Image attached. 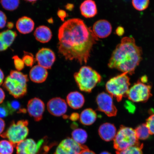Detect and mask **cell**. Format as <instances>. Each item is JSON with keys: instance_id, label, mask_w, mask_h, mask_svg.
I'll list each match as a JSON object with an SVG mask.
<instances>
[{"instance_id": "ee69618b", "label": "cell", "mask_w": 154, "mask_h": 154, "mask_svg": "<svg viewBox=\"0 0 154 154\" xmlns=\"http://www.w3.org/2000/svg\"><path fill=\"white\" fill-rule=\"evenodd\" d=\"M65 7H66V9L71 11L74 8V5L72 4H67Z\"/></svg>"}, {"instance_id": "4fadbf2b", "label": "cell", "mask_w": 154, "mask_h": 154, "mask_svg": "<svg viewBox=\"0 0 154 154\" xmlns=\"http://www.w3.org/2000/svg\"><path fill=\"white\" fill-rule=\"evenodd\" d=\"M35 59L38 65L46 69H50L55 62L56 56L51 49L42 48L36 53Z\"/></svg>"}, {"instance_id": "9a60e30c", "label": "cell", "mask_w": 154, "mask_h": 154, "mask_svg": "<svg viewBox=\"0 0 154 154\" xmlns=\"http://www.w3.org/2000/svg\"><path fill=\"white\" fill-rule=\"evenodd\" d=\"M92 31L98 38H105L108 37L112 31V26L107 20H100L94 24Z\"/></svg>"}, {"instance_id": "ba28073f", "label": "cell", "mask_w": 154, "mask_h": 154, "mask_svg": "<svg viewBox=\"0 0 154 154\" xmlns=\"http://www.w3.org/2000/svg\"><path fill=\"white\" fill-rule=\"evenodd\" d=\"M147 82V77L145 75L142 77L130 88L127 97L134 103L147 101L152 96V86Z\"/></svg>"}, {"instance_id": "f546056e", "label": "cell", "mask_w": 154, "mask_h": 154, "mask_svg": "<svg viewBox=\"0 0 154 154\" xmlns=\"http://www.w3.org/2000/svg\"><path fill=\"white\" fill-rule=\"evenodd\" d=\"M132 3L135 9L138 11H142L149 7V0H132Z\"/></svg>"}, {"instance_id": "5b68a950", "label": "cell", "mask_w": 154, "mask_h": 154, "mask_svg": "<svg viewBox=\"0 0 154 154\" xmlns=\"http://www.w3.org/2000/svg\"><path fill=\"white\" fill-rule=\"evenodd\" d=\"M128 75L126 72L122 73L111 78L106 84V90L117 101H121L123 97L128 96L130 85V79Z\"/></svg>"}, {"instance_id": "5bb4252c", "label": "cell", "mask_w": 154, "mask_h": 154, "mask_svg": "<svg viewBox=\"0 0 154 154\" xmlns=\"http://www.w3.org/2000/svg\"><path fill=\"white\" fill-rule=\"evenodd\" d=\"M48 112L52 115L60 117L66 112L67 106L66 102L60 97L53 98L48 102L47 105Z\"/></svg>"}, {"instance_id": "e575fe53", "label": "cell", "mask_w": 154, "mask_h": 154, "mask_svg": "<svg viewBox=\"0 0 154 154\" xmlns=\"http://www.w3.org/2000/svg\"><path fill=\"white\" fill-rule=\"evenodd\" d=\"M7 18L5 13L0 11V29L5 27L7 23Z\"/></svg>"}, {"instance_id": "7dc6e473", "label": "cell", "mask_w": 154, "mask_h": 154, "mask_svg": "<svg viewBox=\"0 0 154 154\" xmlns=\"http://www.w3.org/2000/svg\"><path fill=\"white\" fill-rule=\"evenodd\" d=\"M100 154H111L110 153H109V152H107V151H104L103 152H102Z\"/></svg>"}, {"instance_id": "d6986e66", "label": "cell", "mask_w": 154, "mask_h": 154, "mask_svg": "<svg viewBox=\"0 0 154 154\" xmlns=\"http://www.w3.org/2000/svg\"><path fill=\"white\" fill-rule=\"evenodd\" d=\"M80 10L82 16L87 18H93L97 13V6L93 0H85L83 2Z\"/></svg>"}, {"instance_id": "8992f818", "label": "cell", "mask_w": 154, "mask_h": 154, "mask_svg": "<svg viewBox=\"0 0 154 154\" xmlns=\"http://www.w3.org/2000/svg\"><path fill=\"white\" fill-rule=\"evenodd\" d=\"M27 120H20L15 122L13 121L6 131L1 134L2 137L7 138L16 146L17 144L26 139L29 130Z\"/></svg>"}, {"instance_id": "8fae6325", "label": "cell", "mask_w": 154, "mask_h": 154, "mask_svg": "<svg viewBox=\"0 0 154 154\" xmlns=\"http://www.w3.org/2000/svg\"><path fill=\"white\" fill-rule=\"evenodd\" d=\"M44 142L43 139L37 143L31 138L25 139L16 145L17 154H37Z\"/></svg>"}, {"instance_id": "1f68e13d", "label": "cell", "mask_w": 154, "mask_h": 154, "mask_svg": "<svg viewBox=\"0 0 154 154\" xmlns=\"http://www.w3.org/2000/svg\"><path fill=\"white\" fill-rule=\"evenodd\" d=\"M14 61V66L17 71L22 70L24 68L25 64L22 59L20 58L18 56L15 55L12 57Z\"/></svg>"}, {"instance_id": "e0dca14e", "label": "cell", "mask_w": 154, "mask_h": 154, "mask_svg": "<svg viewBox=\"0 0 154 154\" xmlns=\"http://www.w3.org/2000/svg\"><path fill=\"white\" fill-rule=\"evenodd\" d=\"M48 76L47 69L39 65H36L32 67L29 72L30 80L36 83H42L45 82Z\"/></svg>"}, {"instance_id": "7c38bea8", "label": "cell", "mask_w": 154, "mask_h": 154, "mask_svg": "<svg viewBox=\"0 0 154 154\" xmlns=\"http://www.w3.org/2000/svg\"><path fill=\"white\" fill-rule=\"evenodd\" d=\"M45 108V104L43 101L37 97L29 100L27 105V111L29 115L37 122L43 119Z\"/></svg>"}, {"instance_id": "f6af8a7d", "label": "cell", "mask_w": 154, "mask_h": 154, "mask_svg": "<svg viewBox=\"0 0 154 154\" xmlns=\"http://www.w3.org/2000/svg\"><path fill=\"white\" fill-rule=\"evenodd\" d=\"M7 27L9 29H11L14 26V24L11 22L8 23L7 25Z\"/></svg>"}, {"instance_id": "7a4b0ae2", "label": "cell", "mask_w": 154, "mask_h": 154, "mask_svg": "<svg viewBox=\"0 0 154 154\" xmlns=\"http://www.w3.org/2000/svg\"><path fill=\"white\" fill-rule=\"evenodd\" d=\"M142 48L136 45L131 36L124 37L112 54L108 66L122 73L132 75L142 60Z\"/></svg>"}, {"instance_id": "52a82bcc", "label": "cell", "mask_w": 154, "mask_h": 154, "mask_svg": "<svg viewBox=\"0 0 154 154\" xmlns=\"http://www.w3.org/2000/svg\"><path fill=\"white\" fill-rule=\"evenodd\" d=\"M138 140L134 130L121 125L113 140V147L117 151H123L139 143Z\"/></svg>"}, {"instance_id": "2e32d148", "label": "cell", "mask_w": 154, "mask_h": 154, "mask_svg": "<svg viewBox=\"0 0 154 154\" xmlns=\"http://www.w3.org/2000/svg\"><path fill=\"white\" fill-rule=\"evenodd\" d=\"M98 132L100 137L105 141L114 140L116 134V128L115 125L109 123H105L100 126Z\"/></svg>"}, {"instance_id": "60d3db41", "label": "cell", "mask_w": 154, "mask_h": 154, "mask_svg": "<svg viewBox=\"0 0 154 154\" xmlns=\"http://www.w3.org/2000/svg\"><path fill=\"white\" fill-rule=\"evenodd\" d=\"M8 48L6 46L3 42L0 39V51H5L8 49Z\"/></svg>"}, {"instance_id": "3957f363", "label": "cell", "mask_w": 154, "mask_h": 154, "mask_svg": "<svg viewBox=\"0 0 154 154\" xmlns=\"http://www.w3.org/2000/svg\"><path fill=\"white\" fill-rule=\"evenodd\" d=\"M27 75L17 70H11L5 78L3 88L16 99L23 97L27 92Z\"/></svg>"}, {"instance_id": "d6a6232c", "label": "cell", "mask_w": 154, "mask_h": 154, "mask_svg": "<svg viewBox=\"0 0 154 154\" xmlns=\"http://www.w3.org/2000/svg\"><path fill=\"white\" fill-rule=\"evenodd\" d=\"M146 124L149 128L150 134L154 135V114L147 119Z\"/></svg>"}, {"instance_id": "d590c367", "label": "cell", "mask_w": 154, "mask_h": 154, "mask_svg": "<svg viewBox=\"0 0 154 154\" xmlns=\"http://www.w3.org/2000/svg\"><path fill=\"white\" fill-rule=\"evenodd\" d=\"M57 14L59 18L62 21H64V19L67 16V13L65 11L63 10H59L57 11Z\"/></svg>"}, {"instance_id": "d4e9b609", "label": "cell", "mask_w": 154, "mask_h": 154, "mask_svg": "<svg viewBox=\"0 0 154 154\" xmlns=\"http://www.w3.org/2000/svg\"><path fill=\"white\" fill-rule=\"evenodd\" d=\"M9 112L10 115H13L15 112L18 113H26V110L22 108L20 103L17 100L8 101L5 103Z\"/></svg>"}, {"instance_id": "277c9868", "label": "cell", "mask_w": 154, "mask_h": 154, "mask_svg": "<svg viewBox=\"0 0 154 154\" xmlns=\"http://www.w3.org/2000/svg\"><path fill=\"white\" fill-rule=\"evenodd\" d=\"M74 78L79 89L90 93L98 84L101 81L99 73L89 66H83L74 74Z\"/></svg>"}, {"instance_id": "4316f807", "label": "cell", "mask_w": 154, "mask_h": 154, "mask_svg": "<svg viewBox=\"0 0 154 154\" xmlns=\"http://www.w3.org/2000/svg\"><path fill=\"white\" fill-rule=\"evenodd\" d=\"M143 144L140 142L136 145L131 146L121 151H116V154H142Z\"/></svg>"}, {"instance_id": "6da1fadb", "label": "cell", "mask_w": 154, "mask_h": 154, "mask_svg": "<svg viewBox=\"0 0 154 154\" xmlns=\"http://www.w3.org/2000/svg\"><path fill=\"white\" fill-rule=\"evenodd\" d=\"M58 36V52L66 60H76L81 65L87 63L98 38L84 21L69 19L60 27Z\"/></svg>"}, {"instance_id": "b9f144b4", "label": "cell", "mask_w": 154, "mask_h": 154, "mask_svg": "<svg viewBox=\"0 0 154 154\" xmlns=\"http://www.w3.org/2000/svg\"><path fill=\"white\" fill-rule=\"evenodd\" d=\"M4 77V74L3 71L0 69V86L3 84Z\"/></svg>"}, {"instance_id": "836d02e7", "label": "cell", "mask_w": 154, "mask_h": 154, "mask_svg": "<svg viewBox=\"0 0 154 154\" xmlns=\"http://www.w3.org/2000/svg\"><path fill=\"white\" fill-rule=\"evenodd\" d=\"M10 115L6 103L0 105V118H4Z\"/></svg>"}, {"instance_id": "7bdbcfd3", "label": "cell", "mask_w": 154, "mask_h": 154, "mask_svg": "<svg viewBox=\"0 0 154 154\" xmlns=\"http://www.w3.org/2000/svg\"><path fill=\"white\" fill-rule=\"evenodd\" d=\"M80 154H96L94 152L91 151L88 148L83 151Z\"/></svg>"}, {"instance_id": "74e56055", "label": "cell", "mask_w": 154, "mask_h": 154, "mask_svg": "<svg viewBox=\"0 0 154 154\" xmlns=\"http://www.w3.org/2000/svg\"><path fill=\"white\" fill-rule=\"evenodd\" d=\"M69 117L71 120L75 121L78 120L80 118V115L78 113H72Z\"/></svg>"}, {"instance_id": "f1b7e54d", "label": "cell", "mask_w": 154, "mask_h": 154, "mask_svg": "<svg viewBox=\"0 0 154 154\" xmlns=\"http://www.w3.org/2000/svg\"><path fill=\"white\" fill-rule=\"evenodd\" d=\"M2 6L7 11H13L18 8L20 4L19 0H1Z\"/></svg>"}, {"instance_id": "8d00e7d4", "label": "cell", "mask_w": 154, "mask_h": 154, "mask_svg": "<svg viewBox=\"0 0 154 154\" xmlns=\"http://www.w3.org/2000/svg\"><path fill=\"white\" fill-rule=\"evenodd\" d=\"M124 29L122 26H119L116 30V34L119 36H122L124 33Z\"/></svg>"}, {"instance_id": "f35d334b", "label": "cell", "mask_w": 154, "mask_h": 154, "mask_svg": "<svg viewBox=\"0 0 154 154\" xmlns=\"http://www.w3.org/2000/svg\"><path fill=\"white\" fill-rule=\"evenodd\" d=\"M5 123L2 119L0 118V134H2L5 128Z\"/></svg>"}, {"instance_id": "bcb514c9", "label": "cell", "mask_w": 154, "mask_h": 154, "mask_svg": "<svg viewBox=\"0 0 154 154\" xmlns=\"http://www.w3.org/2000/svg\"><path fill=\"white\" fill-rule=\"evenodd\" d=\"M25 1L30 3H34L36 2V1H37L38 0H25Z\"/></svg>"}, {"instance_id": "83f0119b", "label": "cell", "mask_w": 154, "mask_h": 154, "mask_svg": "<svg viewBox=\"0 0 154 154\" xmlns=\"http://www.w3.org/2000/svg\"><path fill=\"white\" fill-rule=\"evenodd\" d=\"M15 147L9 140H3L0 141V154H12Z\"/></svg>"}, {"instance_id": "7402d4cb", "label": "cell", "mask_w": 154, "mask_h": 154, "mask_svg": "<svg viewBox=\"0 0 154 154\" xmlns=\"http://www.w3.org/2000/svg\"><path fill=\"white\" fill-rule=\"evenodd\" d=\"M97 118V113L91 108L85 109L80 115V121L82 125L90 126L95 122Z\"/></svg>"}, {"instance_id": "603a6c76", "label": "cell", "mask_w": 154, "mask_h": 154, "mask_svg": "<svg viewBox=\"0 0 154 154\" xmlns=\"http://www.w3.org/2000/svg\"><path fill=\"white\" fill-rule=\"evenodd\" d=\"M17 36L16 32L7 30L0 32V39L8 48L10 47Z\"/></svg>"}, {"instance_id": "ac0fdd59", "label": "cell", "mask_w": 154, "mask_h": 154, "mask_svg": "<svg viewBox=\"0 0 154 154\" xmlns=\"http://www.w3.org/2000/svg\"><path fill=\"white\" fill-rule=\"evenodd\" d=\"M67 103L71 108L74 109L81 108L83 106L85 99L82 94L78 91L70 92L66 97Z\"/></svg>"}, {"instance_id": "30bf717a", "label": "cell", "mask_w": 154, "mask_h": 154, "mask_svg": "<svg viewBox=\"0 0 154 154\" xmlns=\"http://www.w3.org/2000/svg\"><path fill=\"white\" fill-rule=\"evenodd\" d=\"M88 148L86 146L77 143L72 138H67L59 144L54 154H80Z\"/></svg>"}, {"instance_id": "ab89813d", "label": "cell", "mask_w": 154, "mask_h": 154, "mask_svg": "<svg viewBox=\"0 0 154 154\" xmlns=\"http://www.w3.org/2000/svg\"><path fill=\"white\" fill-rule=\"evenodd\" d=\"M5 98V94L2 88H0V104L3 103Z\"/></svg>"}, {"instance_id": "9c48e42d", "label": "cell", "mask_w": 154, "mask_h": 154, "mask_svg": "<svg viewBox=\"0 0 154 154\" xmlns=\"http://www.w3.org/2000/svg\"><path fill=\"white\" fill-rule=\"evenodd\" d=\"M98 110L109 117L115 116L117 109L113 103V97L105 92L99 94L96 98Z\"/></svg>"}, {"instance_id": "44dd1931", "label": "cell", "mask_w": 154, "mask_h": 154, "mask_svg": "<svg viewBox=\"0 0 154 154\" xmlns=\"http://www.w3.org/2000/svg\"><path fill=\"white\" fill-rule=\"evenodd\" d=\"M34 36L37 41L45 43L51 40L52 37V33L48 27L42 26L36 28L34 32Z\"/></svg>"}, {"instance_id": "4dcf8cb0", "label": "cell", "mask_w": 154, "mask_h": 154, "mask_svg": "<svg viewBox=\"0 0 154 154\" xmlns=\"http://www.w3.org/2000/svg\"><path fill=\"white\" fill-rule=\"evenodd\" d=\"M22 59L25 65L28 67L32 66L35 61L33 55L26 51H24Z\"/></svg>"}, {"instance_id": "ffe728a7", "label": "cell", "mask_w": 154, "mask_h": 154, "mask_svg": "<svg viewBox=\"0 0 154 154\" xmlns=\"http://www.w3.org/2000/svg\"><path fill=\"white\" fill-rule=\"evenodd\" d=\"M35 23L33 20L27 17H23L17 21V29L20 33L26 34L30 33L33 30Z\"/></svg>"}, {"instance_id": "484cf974", "label": "cell", "mask_w": 154, "mask_h": 154, "mask_svg": "<svg viewBox=\"0 0 154 154\" xmlns=\"http://www.w3.org/2000/svg\"><path fill=\"white\" fill-rule=\"evenodd\" d=\"M135 130L137 137L138 140H146L149 137L150 134L146 124L140 125Z\"/></svg>"}, {"instance_id": "cb8c5ba5", "label": "cell", "mask_w": 154, "mask_h": 154, "mask_svg": "<svg viewBox=\"0 0 154 154\" xmlns=\"http://www.w3.org/2000/svg\"><path fill=\"white\" fill-rule=\"evenodd\" d=\"M72 139L79 144H82L86 142L88 134L86 131L82 128H77L72 132Z\"/></svg>"}]
</instances>
